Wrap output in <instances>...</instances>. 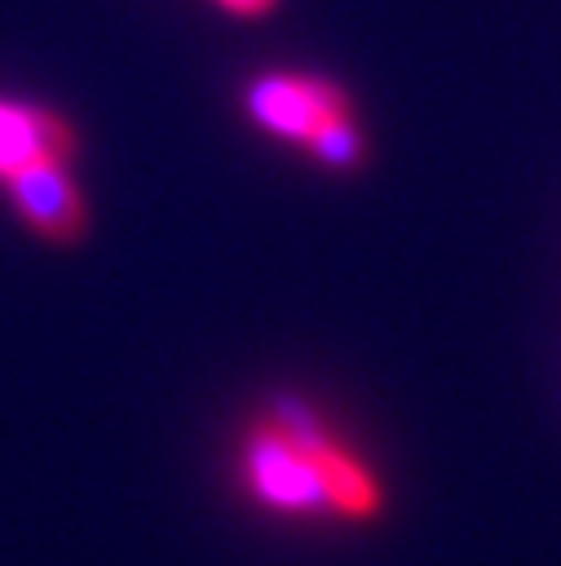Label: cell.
<instances>
[{"label": "cell", "instance_id": "5b68a950", "mask_svg": "<svg viewBox=\"0 0 561 566\" xmlns=\"http://www.w3.org/2000/svg\"><path fill=\"white\" fill-rule=\"evenodd\" d=\"M225 13H234V18H261V13H269L278 0H216Z\"/></svg>", "mask_w": 561, "mask_h": 566}, {"label": "cell", "instance_id": "6da1fadb", "mask_svg": "<svg viewBox=\"0 0 561 566\" xmlns=\"http://www.w3.org/2000/svg\"><path fill=\"white\" fill-rule=\"evenodd\" d=\"M239 469L252 500L287 517L375 522L384 513L380 473L292 394L247 424Z\"/></svg>", "mask_w": 561, "mask_h": 566}, {"label": "cell", "instance_id": "7a4b0ae2", "mask_svg": "<svg viewBox=\"0 0 561 566\" xmlns=\"http://www.w3.org/2000/svg\"><path fill=\"white\" fill-rule=\"evenodd\" d=\"M243 111L269 137H283L309 150L331 172H353L367 159V133L349 88L331 75L309 71H269L256 75L243 93Z\"/></svg>", "mask_w": 561, "mask_h": 566}, {"label": "cell", "instance_id": "3957f363", "mask_svg": "<svg viewBox=\"0 0 561 566\" xmlns=\"http://www.w3.org/2000/svg\"><path fill=\"white\" fill-rule=\"evenodd\" d=\"M18 217L53 248H75L88 230V203L80 181L71 177V164H40L4 181Z\"/></svg>", "mask_w": 561, "mask_h": 566}, {"label": "cell", "instance_id": "277c9868", "mask_svg": "<svg viewBox=\"0 0 561 566\" xmlns=\"http://www.w3.org/2000/svg\"><path fill=\"white\" fill-rule=\"evenodd\" d=\"M75 150H80V137L66 115L0 97V186L40 164H71Z\"/></svg>", "mask_w": 561, "mask_h": 566}]
</instances>
